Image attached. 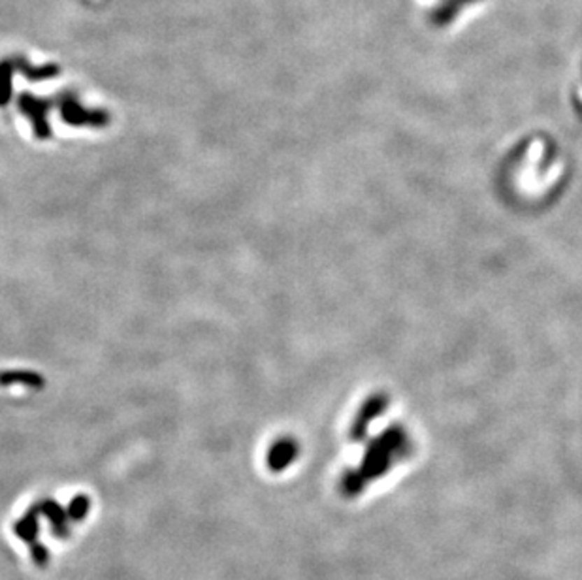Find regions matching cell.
<instances>
[{"label":"cell","mask_w":582,"mask_h":580,"mask_svg":"<svg viewBox=\"0 0 582 580\" xmlns=\"http://www.w3.org/2000/svg\"><path fill=\"white\" fill-rule=\"evenodd\" d=\"M296 451H298V446L292 439H288V437L287 439H277L271 445V448H268V458H266L268 467L271 471L285 469L296 458Z\"/></svg>","instance_id":"obj_1"},{"label":"cell","mask_w":582,"mask_h":580,"mask_svg":"<svg viewBox=\"0 0 582 580\" xmlns=\"http://www.w3.org/2000/svg\"><path fill=\"white\" fill-rule=\"evenodd\" d=\"M40 513L43 514V516H48V520L51 522V528H53V535H57V537H66L68 535V524H66V518L68 514L62 511L59 505H57L55 501H43L42 505H40Z\"/></svg>","instance_id":"obj_2"},{"label":"cell","mask_w":582,"mask_h":580,"mask_svg":"<svg viewBox=\"0 0 582 580\" xmlns=\"http://www.w3.org/2000/svg\"><path fill=\"white\" fill-rule=\"evenodd\" d=\"M21 110L25 111L27 117H31L32 122H34V132H36L40 138L50 136V127H48V122H45V115H43L42 104H40V102H36V100H32V98L29 97H23L21 98Z\"/></svg>","instance_id":"obj_3"},{"label":"cell","mask_w":582,"mask_h":580,"mask_svg":"<svg viewBox=\"0 0 582 580\" xmlns=\"http://www.w3.org/2000/svg\"><path fill=\"white\" fill-rule=\"evenodd\" d=\"M0 385H23L29 386V388H42L43 379L34 372H19V369H12V372L0 373Z\"/></svg>","instance_id":"obj_4"},{"label":"cell","mask_w":582,"mask_h":580,"mask_svg":"<svg viewBox=\"0 0 582 580\" xmlns=\"http://www.w3.org/2000/svg\"><path fill=\"white\" fill-rule=\"evenodd\" d=\"M62 117H64L68 122H72V125H87V122H89L92 127H100V125L106 122V119H108L104 113H89V111H83L80 106L76 104L64 106Z\"/></svg>","instance_id":"obj_5"},{"label":"cell","mask_w":582,"mask_h":580,"mask_svg":"<svg viewBox=\"0 0 582 580\" xmlns=\"http://www.w3.org/2000/svg\"><path fill=\"white\" fill-rule=\"evenodd\" d=\"M15 535L19 539H23L25 543H32L38 535V518H36V511H31L27 513L23 518L19 520L15 524Z\"/></svg>","instance_id":"obj_6"},{"label":"cell","mask_w":582,"mask_h":580,"mask_svg":"<svg viewBox=\"0 0 582 580\" xmlns=\"http://www.w3.org/2000/svg\"><path fill=\"white\" fill-rule=\"evenodd\" d=\"M89 509H91V500L85 497V495H78V497L72 500L70 507H68V513H66L68 518H72V520L85 518V514L89 513Z\"/></svg>","instance_id":"obj_7"},{"label":"cell","mask_w":582,"mask_h":580,"mask_svg":"<svg viewBox=\"0 0 582 580\" xmlns=\"http://www.w3.org/2000/svg\"><path fill=\"white\" fill-rule=\"evenodd\" d=\"M10 98V76L6 68H0V104H6Z\"/></svg>","instance_id":"obj_8"},{"label":"cell","mask_w":582,"mask_h":580,"mask_svg":"<svg viewBox=\"0 0 582 580\" xmlns=\"http://www.w3.org/2000/svg\"><path fill=\"white\" fill-rule=\"evenodd\" d=\"M48 558H50V554H48V550L43 549L42 544H34L32 546V560L36 562V565L43 567L48 563Z\"/></svg>","instance_id":"obj_9"}]
</instances>
